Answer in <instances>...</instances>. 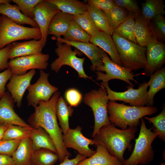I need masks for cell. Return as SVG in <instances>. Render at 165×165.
<instances>
[{"label": "cell", "mask_w": 165, "mask_h": 165, "mask_svg": "<svg viewBox=\"0 0 165 165\" xmlns=\"http://www.w3.org/2000/svg\"><path fill=\"white\" fill-rule=\"evenodd\" d=\"M60 94V92L57 91L48 101H40L34 108V112L27 121L33 128L41 127L49 134L55 145L61 163L66 157H69L71 154L64 146L62 130L58 125L56 113V105Z\"/></svg>", "instance_id": "1"}, {"label": "cell", "mask_w": 165, "mask_h": 165, "mask_svg": "<svg viewBox=\"0 0 165 165\" xmlns=\"http://www.w3.org/2000/svg\"><path fill=\"white\" fill-rule=\"evenodd\" d=\"M136 128L128 127L125 130L117 128L113 124L102 127L93 137L95 145H104L109 153L122 163L124 159V153L127 149L130 151V142L135 137Z\"/></svg>", "instance_id": "2"}, {"label": "cell", "mask_w": 165, "mask_h": 165, "mask_svg": "<svg viewBox=\"0 0 165 165\" xmlns=\"http://www.w3.org/2000/svg\"><path fill=\"white\" fill-rule=\"evenodd\" d=\"M108 118L111 123L121 129L136 128L140 119L146 116L156 113L157 108L153 106L136 107L128 106L110 101L107 104Z\"/></svg>", "instance_id": "3"}, {"label": "cell", "mask_w": 165, "mask_h": 165, "mask_svg": "<svg viewBox=\"0 0 165 165\" xmlns=\"http://www.w3.org/2000/svg\"><path fill=\"white\" fill-rule=\"evenodd\" d=\"M141 124L138 138L133 152L129 157L124 160L123 165H145L149 163L154 159V153L152 144L158 134L153 127L148 128L143 118L141 119Z\"/></svg>", "instance_id": "4"}, {"label": "cell", "mask_w": 165, "mask_h": 165, "mask_svg": "<svg viewBox=\"0 0 165 165\" xmlns=\"http://www.w3.org/2000/svg\"><path fill=\"white\" fill-rule=\"evenodd\" d=\"M122 66L132 71L144 69L146 65V47L142 46L113 33Z\"/></svg>", "instance_id": "5"}, {"label": "cell", "mask_w": 165, "mask_h": 165, "mask_svg": "<svg viewBox=\"0 0 165 165\" xmlns=\"http://www.w3.org/2000/svg\"><path fill=\"white\" fill-rule=\"evenodd\" d=\"M41 38L38 27H26L13 22L5 15L0 16V50L16 41L39 40Z\"/></svg>", "instance_id": "6"}, {"label": "cell", "mask_w": 165, "mask_h": 165, "mask_svg": "<svg viewBox=\"0 0 165 165\" xmlns=\"http://www.w3.org/2000/svg\"><path fill=\"white\" fill-rule=\"evenodd\" d=\"M100 86L98 90H92L86 93L83 98L84 103L91 108L93 113L94 124L92 135L93 138L102 127L111 123L107 111L109 100L107 90Z\"/></svg>", "instance_id": "7"}, {"label": "cell", "mask_w": 165, "mask_h": 165, "mask_svg": "<svg viewBox=\"0 0 165 165\" xmlns=\"http://www.w3.org/2000/svg\"><path fill=\"white\" fill-rule=\"evenodd\" d=\"M56 44L57 47L55 49V52L58 57L50 64L52 70L58 73L62 66L68 65L77 71L79 78L92 79L84 71L83 65L85 58H80L76 56L77 54H80L78 50H73L71 46L58 41Z\"/></svg>", "instance_id": "8"}, {"label": "cell", "mask_w": 165, "mask_h": 165, "mask_svg": "<svg viewBox=\"0 0 165 165\" xmlns=\"http://www.w3.org/2000/svg\"><path fill=\"white\" fill-rule=\"evenodd\" d=\"M149 84V82L145 81L140 84L137 89H134L129 85L127 87L126 91L122 92L112 90L109 86L108 82H102L100 85L106 89L108 100L114 101H121L129 103L131 106L143 107L145 105L148 106L147 89Z\"/></svg>", "instance_id": "9"}, {"label": "cell", "mask_w": 165, "mask_h": 165, "mask_svg": "<svg viewBox=\"0 0 165 165\" xmlns=\"http://www.w3.org/2000/svg\"><path fill=\"white\" fill-rule=\"evenodd\" d=\"M104 65L97 67L95 73L97 75V80H101L102 82H108V81L114 79L123 81L134 87V84L130 80L138 83V81L134 77L140 75L141 72L133 75L130 69L119 65L112 61L107 55L102 59Z\"/></svg>", "instance_id": "10"}, {"label": "cell", "mask_w": 165, "mask_h": 165, "mask_svg": "<svg viewBox=\"0 0 165 165\" xmlns=\"http://www.w3.org/2000/svg\"><path fill=\"white\" fill-rule=\"evenodd\" d=\"M49 74L42 70H40V76L36 82L30 85L27 88L28 92L27 96L28 106L35 108L41 101H47L58 88L50 83L48 80Z\"/></svg>", "instance_id": "11"}, {"label": "cell", "mask_w": 165, "mask_h": 165, "mask_svg": "<svg viewBox=\"0 0 165 165\" xmlns=\"http://www.w3.org/2000/svg\"><path fill=\"white\" fill-rule=\"evenodd\" d=\"M50 56L42 53L16 57L9 61V68L12 74L21 75L25 74L28 70L47 68Z\"/></svg>", "instance_id": "12"}, {"label": "cell", "mask_w": 165, "mask_h": 165, "mask_svg": "<svg viewBox=\"0 0 165 165\" xmlns=\"http://www.w3.org/2000/svg\"><path fill=\"white\" fill-rule=\"evenodd\" d=\"M82 128L78 126L74 129H70L66 134H63V140L66 148H72L77 151L78 154L89 157L96 151L91 149L90 145H95L93 140L86 138L82 134Z\"/></svg>", "instance_id": "13"}, {"label": "cell", "mask_w": 165, "mask_h": 165, "mask_svg": "<svg viewBox=\"0 0 165 165\" xmlns=\"http://www.w3.org/2000/svg\"><path fill=\"white\" fill-rule=\"evenodd\" d=\"M60 11L55 6L47 0H41L35 8L33 20L36 22L41 31V39L44 47L47 40L50 23L55 15Z\"/></svg>", "instance_id": "14"}, {"label": "cell", "mask_w": 165, "mask_h": 165, "mask_svg": "<svg viewBox=\"0 0 165 165\" xmlns=\"http://www.w3.org/2000/svg\"><path fill=\"white\" fill-rule=\"evenodd\" d=\"M146 47V65L142 74L150 77L165 63V46L153 38Z\"/></svg>", "instance_id": "15"}, {"label": "cell", "mask_w": 165, "mask_h": 165, "mask_svg": "<svg viewBox=\"0 0 165 165\" xmlns=\"http://www.w3.org/2000/svg\"><path fill=\"white\" fill-rule=\"evenodd\" d=\"M35 73V69H33L24 75L12 74L9 83L6 85L7 89L18 108L21 107L24 94L31 85V81Z\"/></svg>", "instance_id": "16"}, {"label": "cell", "mask_w": 165, "mask_h": 165, "mask_svg": "<svg viewBox=\"0 0 165 165\" xmlns=\"http://www.w3.org/2000/svg\"><path fill=\"white\" fill-rule=\"evenodd\" d=\"M57 41L75 47L85 54L91 62L92 65L90 69L91 71H95L96 68L104 65L102 59L107 55V53L94 44L90 42L68 41L61 37L57 38Z\"/></svg>", "instance_id": "17"}, {"label": "cell", "mask_w": 165, "mask_h": 165, "mask_svg": "<svg viewBox=\"0 0 165 165\" xmlns=\"http://www.w3.org/2000/svg\"><path fill=\"white\" fill-rule=\"evenodd\" d=\"M15 103L9 92H6L0 99V124L7 125L30 126L15 112L14 110Z\"/></svg>", "instance_id": "18"}, {"label": "cell", "mask_w": 165, "mask_h": 165, "mask_svg": "<svg viewBox=\"0 0 165 165\" xmlns=\"http://www.w3.org/2000/svg\"><path fill=\"white\" fill-rule=\"evenodd\" d=\"M42 41L33 39L11 43L8 58L12 59L17 57L42 53L44 47Z\"/></svg>", "instance_id": "19"}, {"label": "cell", "mask_w": 165, "mask_h": 165, "mask_svg": "<svg viewBox=\"0 0 165 165\" xmlns=\"http://www.w3.org/2000/svg\"><path fill=\"white\" fill-rule=\"evenodd\" d=\"M90 42L108 53L114 62L122 66L116 47L111 35L100 31L91 37Z\"/></svg>", "instance_id": "20"}, {"label": "cell", "mask_w": 165, "mask_h": 165, "mask_svg": "<svg viewBox=\"0 0 165 165\" xmlns=\"http://www.w3.org/2000/svg\"><path fill=\"white\" fill-rule=\"evenodd\" d=\"M96 152L91 156L80 162L77 165H122L116 157L111 155L103 145L98 144Z\"/></svg>", "instance_id": "21"}, {"label": "cell", "mask_w": 165, "mask_h": 165, "mask_svg": "<svg viewBox=\"0 0 165 165\" xmlns=\"http://www.w3.org/2000/svg\"><path fill=\"white\" fill-rule=\"evenodd\" d=\"M134 33L137 44L146 47L154 38L149 22L142 16L141 13H135Z\"/></svg>", "instance_id": "22"}, {"label": "cell", "mask_w": 165, "mask_h": 165, "mask_svg": "<svg viewBox=\"0 0 165 165\" xmlns=\"http://www.w3.org/2000/svg\"><path fill=\"white\" fill-rule=\"evenodd\" d=\"M74 19L73 15L60 11L57 13L51 20L48 28V35H51L57 38L64 36L68 30Z\"/></svg>", "instance_id": "23"}, {"label": "cell", "mask_w": 165, "mask_h": 165, "mask_svg": "<svg viewBox=\"0 0 165 165\" xmlns=\"http://www.w3.org/2000/svg\"><path fill=\"white\" fill-rule=\"evenodd\" d=\"M0 14L6 16L12 21L19 25L23 26L28 24L33 28L38 27L34 20L22 14L16 5H12L9 2L0 3Z\"/></svg>", "instance_id": "24"}, {"label": "cell", "mask_w": 165, "mask_h": 165, "mask_svg": "<svg viewBox=\"0 0 165 165\" xmlns=\"http://www.w3.org/2000/svg\"><path fill=\"white\" fill-rule=\"evenodd\" d=\"M30 138L32 140L34 151L45 148L50 149L57 154L54 142L49 134L42 127L32 128Z\"/></svg>", "instance_id": "25"}, {"label": "cell", "mask_w": 165, "mask_h": 165, "mask_svg": "<svg viewBox=\"0 0 165 165\" xmlns=\"http://www.w3.org/2000/svg\"><path fill=\"white\" fill-rule=\"evenodd\" d=\"M34 151L30 137L22 139L12 157L15 165H29Z\"/></svg>", "instance_id": "26"}, {"label": "cell", "mask_w": 165, "mask_h": 165, "mask_svg": "<svg viewBox=\"0 0 165 165\" xmlns=\"http://www.w3.org/2000/svg\"><path fill=\"white\" fill-rule=\"evenodd\" d=\"M150 77L147 101L148 106H152L154 104V98L156 94L165 88V67L156 70Z\"/></svg>", "instance_id": "27"}, {"label": "cell", "mask_w": 165, "mask_h": 165, "mask_svg": "<svg viewBox=\"0 0 165 165\" xmlns=\"http://www.w3.org/2000/svg\"><path fill=\"white\" fill-rule=\"evenodd\" d=\"M55 6L61 11L73 15L87 11V3L78 0H47Z\"/></svg>", "instance_id": "28"}, {"label": "cell", "mask_w": 165, "mask_h": 165, "mask_svg": "<svg viewBox=\"0 0 165 165\" xmlns=\"http://www.w3.org/2000/svg\"><path fill=\"white\" fill-rule=\"evenodd\" d=\"M87 2V12L100 31L111 36L113 33V29L109 23L104 12L90 2Z\"/></svg>", "instance_id": "29"}, {"label": "cell", "mask_w": 165, "mask_h": 165, "mask_svg": "<svg viewBox=\"0 0 165 165\" xmlns=\"http://www.w3.org/2000/svg\"><path fill=\"white\" fill-rule=\"evenodd\" d=\"M73 111L74 109L68 105L64 98L60 96L56 105V113L63 134H66L70 129L69 118L72 115Z\"/></svg>", "instance_id": "30"}, {"label": "cell", "mask_w": 165, "mask_h": 165, "mask_svg": "<svg viewBox=\"0 0 165 165\" xmlns=\"http://www.w3.org/2000/svg\"><path fill=\"white\" fill-rule=\"evenodd\" d=\"M165 5L162 0H146L141 3V14L146 20L149 22L158 15H163Z\"/></svg>", "instance_id": "31"}, {"label": "cell", "mask_w": 165, "mask_h": 165, "mask_svg": "<svg viewBox=\"0 0 165 165\" xmlns=\"http://www.w3.org/2000/svg\"><path fill=\"white\" fill-rule=\"evenodd\" d=\"M135 15V13L129 12L126 19L113 29V32L121 37L137 43L134 33Z\"/></svg>", "instance_id": "32"}, {"label": "cell", "mask_w": 165, "mask_h": 165, "mask_svg": "<svg viewBox=\"0 0 165 165\" xmlns=\"http://www.w3.org/2000/svg\"><path fill=\"white\" fill-rule=\"evenodd\" d=\"M59 158L58 155L51 150L42 148L34 151L30 162L31 165H53Z\"/></svg>", "instance_id": "33"}, {"label": "cell", "mask_w": 165, "mask_h": 165, "mask_svg": "<svg viewBox=\"0 0 165 165\" xmlns=\"http://www.w3.org/2000/svg\"><path fill=\"white\" fill-rule=\"evenodd\" d=\"M91 37L73 19L62 38L70 41L89 42Z\"/></svg>", "instance_id": "34"}, {"label": "cell", "mask_w": 165, "mask_h": 165, "mask_svg": "<svg viewBox=\"0 0 165 165\" xmlns=\"http://www.w3.org/2000/svg\"><path fill=\"white\" fill-rule=\"evenodd\" d=\"M32 128L30 126L25 127L9 125L5 130L2 140H13L30 137Z\"/></svg>", "instance_id": "35"}, {"label": "cell", "mask_w": 165, "mask_h": 165, "mask_svg": "<svg viewBox=\"0 0 165 165\" xmlns=\"http://www.w3.org/2000/svg\"><path fill=\"white\" fill-rule=\"evenodd\" d=\"M103 12L113 29L126 19L129 14L127 10L117 5Z\"/></svg>", "instance_id": "36"}, {"label": "cell", "mask_w": 165, "mask_h": 165, "mask_svg": "<svg viewBox=\"0 0 165 165\" xmlns=\"http://www.w3.org/2000/svg\"><path fill=\"white\" fill-rule=\"evenodd\" d=\"M74 16V20L91 37L100 31L96 26L87 11Z\"/></svg>", "instance_id": "37"}, {"label": "cell", "mask_w": 165, "mask_h": 165, "mask_svg": "<svg viewBox=\"0 0 165 165\" xmlns=\"http://www.w3.org/2000/svg\"><path fill=\"white\" fill-rule=\"evenodd\" d=\"M154 38L163 43L165 40V18L163 15H158L149 22Z\"/></svg>", "instance_id": "38"}, {"label": "cell", "mask_w": 165, "mask_h": 165, "mask_svg": "<svg viewBox=\"0 0 165 165\" xmlns=\"http://www.w3.org/2000/svg\"><path fill=\"white\" fill-rule=\"evenodd\" d=\"M150 123L153 126V129L158 134L159 138L163 142L165 141V108L158 115L152 118L145 117Z\"/></svg>", "instance_id": "39"}, {"label": "cell", "mask_w": 165, "mask_h": 165, "mask_svg": "<svg viewBox=\"0 0 165 165\" xmlns=\"http://www.w3.org/2000/svg\"><path fill=\"white\" fill-rule=\"evenodd\" d=\"M41 0H13L12 1L18 6L20 11L26 16L34 18V10L36 6Z\"/></svg>", "instance_id": "40"}, {"label": "cell", "mask_w": 165, "mask_h": 165, "mask_svg": "<svg viewBox=\"0 0 165 165\" xmlns=\"http://www.w3.org/2000/svg\"><path fill=\"white\" fill-rule=\"evenodd\" d=\"M22 139L1 140L0 141V154L12 156Z\"/></svg>", "instance_id": "41"}, {"label": "cell", "mask_w": 165, "mask_h": 165, "mask_svg": "<svg viewBox=\"0 0 165 165\" xmlns=\"http://www.w3.org/2000/svg\"><path fill=\"white\" fill-rule=\"evenodd\" d=\"M65 96L67 102L71 107L77 106L81 102L82 98L81 93L74 88L67 90Z\"/></svg>", "instance_id": "42"}, {"label": "cell", "mask_w": 165, "mask_h": 165, "mask_svg": "<svg viewBox=\"0 0 165 165\" xmlns=\"http://www.w3.org/2000/svg\"><path fill=\"white\" fill-rule=\"evenodd\" d=\"M118 6L123 8L129 12L134 13H141V9L137 2L134 0H115Z\"/></svg>", "instance_id": "43"}, {"label": "cell", "mask_w": 165, "mask_h": 165, "mask_svg": "<svg viewBox=\"0 0 165 165\" xmlns=\"http://www.w3.org/2000/svg\"><path fill=\"white\" fill-rule=\"evenodd\" d=\"M94 6L103 12L108 11L117 6L113 0H88Z\"/></svg>", "instance_id": "44"}, {"label": "cell", "mask_w": 165, "mask_h": 165, "mask_svg": "<svg viewBox=\"0 0 165 165\" xmlns=\"http://www.w3.org/2000/svg\"><path fill=\"white\" fill-rule=\"evenodd\" d=\"M11 46V43L0 50V72L9 68L8 55Z\"/></svg>", "instance_id": "45"}, {"label": "cell", "mask_w": 165, "mask_h": 165, "mask_svg": "<svg viewBox=\"0 0 165 165\" xmlns=\"http://www.w3.org/2000/svg\"><path fill=\"white\" fill-rule=\"evenodd\" d=\"M12 74L9 69L0 73V99L6 92V83L9 80Z\"/></svg>", "instance_id": "46"}, {"label": "cell", "mask_w": 165, "mask_h": 165, "mask_svg": "<svg viewBox=\"0 0 165 165\" xmlns=\"http://www.w3.org/2000/svg\"><path fill=\"white\" fill-rule=\"evenodd\" d=\"M66 157L63 161L58 165H77L81 161L87 158L85 156L78 154L74 158L69 159Z\"/></svg>", "instance_id": "47"}, {"label": "cell", "mask_w": 165, "mask_h": 165, "mask_svg": "<svg viewBox=\"0 0 165 165\" xmlns=\"http://www.w3.org/2000/svg\"><path fill=\"white\" fill-rule=\"evenodd\" d=\"M0 165H15L12 156L0 154Z\"/></svg>", "instance_id": "48"}, {"label": "cell", "mask_w": 165, "mask_h": 165, "mask_svg": "<svg viewBox=\"0 0 165 165\" xmlns=\"http://www.w3.org/2000/svg\"><path fill=\"white\" fill-rule=\"evenodd\" d=\"M9 126L0 124V141L2 139L4 133Z\"/></svg>", "instance_id": "49"}, {"label": "cell", "mask_w": 165, "mask_h": 165, "mask_svg": "<svg viewBox=\"0 0 165 165\" xmlns=\"http://www.w3.org/2000/svg\"><path fill=\"white\" fill-rule=\"evenodd\" d=\"M11 1L12 0H0V4L6 2L10 3Z\"/></svg>", "instance_id": "50"}, {"label": "cell", "mask_w": 165, "mask_h": 165, "mask_svg": "<svg viewBox=\"0 0 165 165\" xmlns=\"http://www.w3.org/2000/svg\"><path fill=\"white\" fill-rule=\"evenodd\" d=\"M159 165H165V163H161Z\"/></svg>", "instance_id": "51"}, {"label": "cell", "mask_w": 165, "mask_h": 165, "mask_svg": "<svg viewBox=\"0 0 165 165\" xmlns=\"http://www.w3.org/2000/svg\"><path fill=\"white\" fill-rule=\"evenodd\" d=\"M31 165V164H30V165Z\"/></svg>", "instance_id": "52"}]
</instances>
